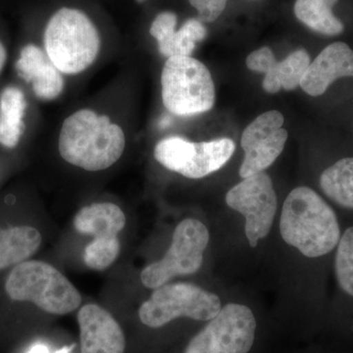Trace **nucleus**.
Returning a JSON list of instances; mask_svg holds the SVG:
<instances>
[{
  "label": "nucleus",
  "instance_id": "obj_23",
  "mask_svg": "<svg viewBox=\"0 0 353 353\" xmlns=\"http://www.w3.org/2000/svg\"><path fill=\"white\" fill-rule=\"evenodd\" d=\"M336 275L339 285L353 296V227L348 228L338 243Z\"/></svg>",
  "mask_w": 353,
  "mask_h": 353
},
{
  "label": "nucleus",
  "instance_id": "obj_24",
  "mask_svg": "<svg viewBox=\"0 0 353 353\" xmlns=\"http://www.w3.org/2000/svg\"><path fill=\"white\" fill-rule=\"evenodd\" d=\"M199 12L201 22H214L223 13L227 0H189Z\"/></svg>",
  "mask_w": 353,
  "mask_h": 353
},
{
  "label": "nucleus",
  "instance_id": "obj_13",
  "mask_svg": "<svg viewBox=\"0 0 353 353\" xmlns=\"http://www.w3.org/2000/svg\"><path fill=\"white\" fill-rule=\"evenodd\" d=\"M81 352L124 353V332L106 309L97 304H87L78 312Z\"/></svg>",
  "mask_w": 353,
  "mask_h": 353
},
{
  "label": "nucleus",
  "instance_id": "obj_1",
  "mask_svg": "<svg viewBox=\"0 0 353 353\" xmlns=\"http://www.w3.org/2000/svg\"><path fill=\"white\" fill-rule=\"evenodd\" d=\"M126 138L119 125L106 115L82 109L65 119L58 150L67 163L83 170H105L124 153Z\"/></svg>",
  "mask_w": 353,
  "mask_h": 353
},
{
  "label": "nucleus",
  "instance_id": "obj_10",
  "mask_svg": "<svg viewBox=\"0 0 353 353\" xmlns=\"http://www.w3.org/2000/svg\"><path fill=\"white\" fill-rule=\"evenodd\" d=\"M226 203L245 217V234L252 248L270 233L277 212V196L267 174L243 179L228 192Z\"/></svg>",
  "mask_w": 353,
  "mask_h": 353
},
{
  "label": "nucleus",
  "instance_id": "obj_26",
  "mask_svg": "<svg viewBox=\"0 0 353 353\" xmlns=\"http://www.w3.org/2000/svg\"><path fill=\"white\" fill-rule=\"evenodd\" d=\"M6 48H4L3 44L0 43V72L3 69L4 64H6Z\"/></svg>",
  "mask_w": 353,
  "mask_h": 353
},
{
  "label": "nucleus",
  "instance_id": "obj_20",
  "mask_svg": "<svg viewBox=\"0 0 353 353\" xmlns=\"http://www.w3.org/2000/svg\"><path fill=\"white\" fill-rule=\"evenodd\" d=\"M339 0H296L294 14L297 19L313 31L336 36L343 31V24L334 15L333 7Z\"/></svg>",
  "mask_w": 353,
  "mask_h": 353
},
{
  "label": "nucleus",
  "instance_id": "obj_7",
  "mask_svg": "<svg viewBox=\"0 0 353 353\" xmlns=\"http://www.w3.org/2000/svg\"><path fill=\"white\" fill-rule=\"evenodd\" d=\"M209 238L208 229L201 221L189 218L179 223L164 256L141 271L143 285L155 290L173 278L196 273L203 262Z\"/></svg>",
  "mask_w": 353,
  "mask_h": 353
},
{
  "label": "nucleus",
  "instance_id": "obj_17",
  "mask_svg": "<svg viewBox=\"0 0 353 353\" xmlns=\"http://www.w3.org/2000/svg\"><path fill=\"white\" fill-rule=\"evenodd\" d=\"M78 233L97 238H111L126 226V216L122 209L110 202L90 204L77 213L73 220Z\"/></svg>",
  "mask_w": 353,
  "mask_h": 353
},
{
  "label": "nucleus",
  "instance_id": "obj_19",
  "mask_svg": "<svg viewBox=\"0 0 353 353\" xmlns=\"http://www.w3.org/2000/svg\"><path fill=\"white\" fill-rule=\"evenodd\" d=\"M25 94L20 88H4L0 95V145L14 148L24 132Z\"/></svg>",
  "mask_w": 353,
  "mask_h": 353
},
{
  "label": "nucleus",
  "instance_id": "obj_3",
  "mask_svg": "<svg viewBox=\"0 0 353 353\" xmlns=\"http://www.w3.org/2000/svg\"><path fill=\"white\" fill-rule=\"evenodd\" d=\"M44 48L61 73L77 75L94 64L101 50V38L87 14L64 7L48 21Z\"/></svg>",
  "mask_w": 353,
  "mask_h": 353
},
{
  "label": "nucleus",
  "instance_id": "obj_11",
  "mask_svg": "<svg viewBox=\"0 0 353 353\" xmlns=\"http://www.w3.org/2000/svg\"><path fill=\"white\" fill-rule=\"evenodd\" d=\"M283 125V114L270 110L261 114L246 127L241 137V148L245 152L240 168L241 178L261 173L280 157L289 134Z\"/></svg>",
  "mask_w": 353,
  "mask_h": 353
},
{
  "label": "nucleus",
  "instance_id": "obj_4",
  "mask_svg": "<svg viewBox=\"0 0 353 353\" xmlns=\"http://www.w3.org/2000/svg\"><path fill=\"white\" fill-rule=\"evenodd\" d=\"M7 296L18 303H31L44 312L66 315L82 303L75 285L52 265L27 260L16 265L6 282Z\"/></svg>",
  "mask_w": 353,
  "mask_h": 353
},
{
  "label": "nucleus",
  "instance_id": "obj_8",
  "mask_svg": "<svg viewBox=\"0 0 353 353\" xmlns=\"http://www.w3.org/2000/svg\"><path fill=\"white\" fill-rule=\"evenodd\" d=\"M234 148L230 139L192 143L181 137H170L157 143L154 157L168 170L185 178L201 179L220 170L231 159Z\"/></svg>",
  "mask_w": 353,
  "mask_h": 353
},
{
  "label": "nucleus",
  "instance_id": "obj_25",
  "mask_svg": "<svg viewBox=\"0 0 353 353\" xmlns=\"http://www.w3.org/2000/svg\"><path fill=\"white\" fill-rule=\"evenodd\" d=\"M28 353H50V350L46 345L38 343V345H34Z\"/></svg>",
  "mask_w": 353,
  "mask_h": 353
},
{
  "label": "nucleus",
  "instance_id": "obj_22",
  "mask_svg": "<svg viewBox=\"0 0 353 353\" xmlns=\"http://www.w3.org/2000/svg\"><path fill=\"white\" fill-rule=\"evenodd\" d=\"M120 250L118 236L97 238L85 248L83 262L92 270H105L117 260Z\"/></svg>",
  "mask_w": 353,
  "mask_h": 353
},
{
  "label": "nucleus",
  "instance_id": "obj_12",
  "mask_svg": "<svg viewBox=\"0 0 353 353\" xmlns=\"http://www.w3.org/2000/svg\"><path fill=\"white\" fill-rule=\"evenodd\" d=\"M310 63V57L304 50L294 51L282 62H278L267 46L253 51L246 58L248 69L265 74L262 85L269 94H277L281 88L292 90L301 85Z\"/></svg>",
  "mask_w": 353,
  "mask_h": 353
},
{
  "label": "nucleus",
  "instance_id": "obj_14",
  "mask_svg": "<svg viewBox=\"0 0 353 353\" xmlns=\"http://www.w3.org/2000/svg\"><path fill=\"white\" fill-rule=\"evenodd\" d=\"M343 77H353V50L347 43H334L311 62L301 87L311 97H319L334 81Z\"/></svg>",
  "mask_w": 353,
  "mask_h": 353
},
{
  "label": "nucleus",
  "instance_id": "obj_2",
  "mask_svg": "<svg viewBox=\"0 0 353 353\" xmlns=\"http://www.w3.org/2000/svg\"><path fill=\"white\" fill-rule=\"evenodd\" d=\"M280 232L288 245L309 259L331 252L341 236L336 213L308 187L296 188L285 199Z\"/></svg>",
  "mask_w": 353,
  "mask_h": 353
},
{
  "label": "nucleus",
  "instance_id": "obj_21",
  "mask_svg": "<svg viewBox=\"0 0 353 353\" xmlns=\"http://www.w3.org/2000/svg\"><path fill=\"white\" fill-rule=\"evenodd\" d=\"M320 185L334 203L353 209V157L343 158L323 172Z\"/></svg>",
  "mask_w": 353,
  "mask_h": 353
},
{
  "label": "nucleus",
  "instance_id": "obj_28",
  "mask_svg": "<svg viewBox=\"0 0 353 353\" xmlns=\"http://www.w3.org/2000/svg\"><path fill=\"white\" fill-rule=\"evenodd\" d=\"M137 1H138L139 3H143V2H145V0H137Z\"/></svg>",
  "mask_w": 353,
  "mask_h": 353
},
{
  "label": "nucleus",
  "instance_id": "obj_15",
  "mask_svg": "<svg viewBox=\"0 0 353 353\" xmlns=\"http://www.w3.org/2000/svg\"><path fill=\"white\" fill-rule=\"evenodd\" d=\"M15 68L20 78L26 83H32V90L39 99L53 101L63 92L61 72L39 46L27 44L21 50Z\"/></svg>",
  "mask_w": 353,
  "mask_h": 353
},
{
  "label": "nucleus",
  "instance_id": "obj_16",
  "mask_svg": "<svg viewBox=\"0 0 353 353\" xmlns=\"http://www.w3.org/2000/svg\"><path fill=\"white\" fill-rule=\"evenodd\" d=\"M176 16L173 12L158 14L153 21L150 32L157 39L158 48L163 57H190L196 43L205 39L206 28L201 21H185L179 31H176Z\"/></svg>",
  "mask_w": 353,
  "mask_h": 353
},
{
  "label": "nucleus",
  "instance_id": "obj_9",
  "mask_svg": "<svg viewBox=\"0 0 353 353\" xmlns=\"http://www.w3.org/2000/svg\"><path fill=\"white\" fill-rule=\"evenodd\" d=\"M255 331L256 320L248 306L227 304L190 341L185 353H248Z\"/></svg>",
  "mask_w": 353,
  "mask_h": 353
},
{
  "label": "nucleus",
  "instance_id": "obj_18",
  "mask_svg": "<svg viewBox=\"0 0 353 353\" xmlns=\"http://www.w3.org/2000/svg\"><path fill=\"white\" fill-rule=\"evenodd\" d=\"M43 236L32 226L0 228V271L22 263L41 248Z\"/></svg>",
  "mask_w": 353,
  "mask_h": 353
},
{
  "label": "nucleus",
  "instance_id": "obj_5",
  "mask_svg": "<svg viewBox=\"0 0 353 353\" xmlns=\"http://www.w3.org/2000/svg\"><path fill=\"white\" fill-rule=\"evenodd\" d=\"M161 85L164 106L175 115H196L214 105L212 77L196 58L169 57L162 70Z\"/></svg>",
  "mask_w": 353,
  "mask_h": 353
},
{
  "label": "nucleus",
  "instance_id": "obj_6",
  "mask_svg": "<svg viewBox=\"0 0 353 353\" xmlns=\"http://www.w3.org/2000/svg\"><path fill=\"white\" fill-rule=\"evenodd\" d=\"M220 297L192 284H165L157 288L139 309L141 323L157 329L176 318L209 321L221 310Z\"/></svg>",
  "mask_w": 353,
  "mask_h": 353
},
{
  "label": "nucleus",
  "instance_id": "obj_27",
  "mask_svg": "<svg viewBox=\"0 0 353 353\" xmlns=\"http://www.w3.org/2000/svg\"><path fill=\"white\" fill-rule=\"evenodd\" d=\"M70 350L69 348H63V350H58V352L55 353H69Z\"/></svg>",
  "mask_w": 353,
  "mask_h": 353
}]
</instances>
